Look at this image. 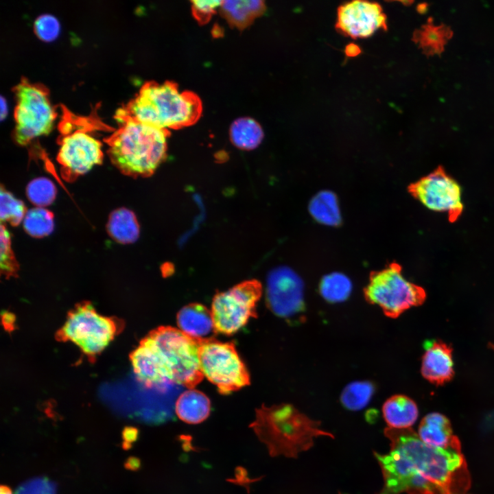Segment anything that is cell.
I'll list each match as a JSON object with an SVG mask.
<instances>
[{
  "label": "cell",
  "mask_w": 494,
  "mask_h": 494,
  "mask_svg": "<svg viewBox=\"0 0 494 494\" xmlns=\"http://www.w3.org/2000/svg\"><path fill=\"white\" fill-rule=\"evenodd\" d=\"M384 434L389 452H374L384 478L378 494H467L471 482L460 443L432 447L411 428L388 427Z\"/></svg>",
  "instance_id": "cell-1"
},
{
  "label": "cell",
  "mask_w": 494,
  "mask_h": 494,
  "mask_svg": "<svg viewBox=\"0 0 494 494\" xmlns=\"http://www.w3.org/2000/svg\"><path fill=\"white\" fill-rule=\"evenodd\" d=\"M200 342L170 326L151 331L130 354L137 379L147 387L174 384L193 389L204 377Z\"/></svg>",
  "instance_id": "cell-2"
},
{
  "label": "cell",
  "mask_w": 494,
  "mask_h": 494,
  "mask_svg": "<svg viewBox=\"0 0 494 494\" xmlns=\"http://www.w3.org/2000/svg\"><path fill=\"white\" fill-rule=\"evenodd\" d=\"M199 97L191 91H180L172 82H150L117 116H127L161 129H179L195 124L202 114Z\"/></svg>",
  "instance_id": "cell-3"
},
{
  "label": "cell",
  "mask_w": 494,
  "mask_h": 494,
  "mask_svg": "<svg viewBox=\"0 0 494 494\" xmlns=\"http://www.w3.org/2000/svg\"><path fill=\"white\" fill-rule=\"evenodd\" d=\"M121 126L109 139L108 154L113 164L126 176L148 177L167 157L169 131L117 116Z\"/></svg>",
  "instance_id": "cell-4"
},
{
  "label": "cell",
  "mask_w": 494,
  "mask_h": 494,
  "mask_svg": "<svg viewBox=\"0 0 494 494\" xmlns=\"http://www.w3.org/2000/svg\"><path fill=\"white\" fill-rule=\"evenodd\" d=\"M320 425L292 405L281 404L257 409L250 427L271 456L296 458L313 446L316 438H334L331 433L322 430Z\"/></svg>",
  "instance_id": "cell-5"
},
{
  "label": "cell",
  "mask_w": 494,
  "mask_h": 494,
  "mask_svg": "<svg viewBox=\"0 0 494 494\" xmlns=\"http://www.w3.org/2000/svg\"><path fill=\"white\" fill-rule=\"evenodd\" d=\"M401 270L398 263H391L381 270L371 272L364 291L366 301L378 305L391 318L422 305L426 298L424 289L408 281Z\"/></svg>",
  "instance_id": "cell-6"
},
{
  "label": "cell",
  "mask_w": 494,
  "mask_h": 494,
  "mask_svg": "<svg viewBox=\"0 0 494 494\" xmlns=\"http://www.w3.org/2000/svg\"><path fill=\"white\" fill-rule=\"evenodd\" d=\"M16 106L14 139L21 145L48 134L52 130L56 112L44 88L22 81L14 88Z\"/></svg>",
  "instance_id": "cell-7"
},
{
  "label": "cell",
  "mask_w": 494,
  "mask_h": 494,
  "mask_svg": "<svg viewBox=\"0 0 494 494\" xmlns=\"http://www.w3.org/2000/svg\"><path fill=\"white\" fill-rule=\"evenodd\" d=\"M199 358L204 377L220 394L229 395L250 384L249 373L233 342H222L213 337L202 339Z\"/></svg>",
  "instance_id": "cell-8"
},
{
  "label": "cell",
  "mask_w": 494,
  "mask_h": 494,
  "mask_svg": "<svg viewBox=\"0 0 494 494\" xmlns=\"http://www.w3.org/2000/svg\"><path fill=\"white\" fill-rule=\"evenodd\" d=\"M117 325L113 318L99 314L89 303L78 305L67 315L57 333L62 341H71L93 357L102 351L114 338Z\"/></svg>",
  "instance_id": "cell-9"
},
{
  "label": "cell",
  "mask_w": 494,
  "mask_h": 494,
  "mask_svg": "<svg viewBox=\"0 0 494 494\" xmlns=\"http://www.w3.org/2000/svg\"><path fill=\"white\" fill-rule=\"evenodd\" d=\"M262 294L257 280L243 281L228 290L216 294L212 301L211 314L215 333L230 336L256 318V304Z\"/></svg>",
  "instance_id": "cell-10"
},
{
  "label": "cell",
  "mask_w": 494,
  "mask_h": 494,
  "mask_svg": "<svg viewBox=\"0 0 494 494\" xmlns=\"http://www.w3.org/2000/svg\"><path fill=\"white\" fill-rule=\"evenodd\" d=\"M408 191L428 209L445 213L450 222L462 213L460 186L440 166L412 183Z\"/></svg>",
  "instance_id": "cell-11"
},
{
  "label": "cell",
  "mask_w": 494,
  "mask_h": 494,
  "mask_svg": "<svg viewBox=\"0 0 494 494\" xmlns=\"http://www.w3.org/2000/svg\"><path fill=\"white\" fill-rule=\"evenodd\" d=\"M102 144L88 132L79 129L61 139L57 160L64 180L73 181L89 172L103 160Z\"/></svg>",
  "instance_id": "cell-12"
},
{
  "label": "cell",
  "mask_w": 494,
  "mask_h": 494,
  "mask_svg": "<svg viewBox=\"0 0 494 494\" xmlns=\"http://www.w3.org/2000/svg\"><path fill=\"white\" fill-rule=\"evenodd\" d=\"M266 303L277 316L290 318L303 312V283L299 276L287 267L272 270L267 279Z\"/></svg>",
  "instance_id": "cell-13"
},
{
  "label": "cell",
  "mask_w": 494,
  "mask_h": 494,
  "mask_svg": "<svg viewBox=\"0 0 494 494\" xmlns=\"http://www.w3.org/2000/svg\"><path fill=\"white\" fill-rule=\"evenodd\" d=\"M387 17L380 4L353 1L338 7L336 30L353 39L372 36L379 30H387Z\"/></svg>",
  "instance_id": "cell-14"
},
{
  "label": "cell",
  "mask_w": 494,
  "mask_h": 494,
  "mask_svg": "<svg viewBox=\"0 0 494 494\" xmlns=\"http://www.w3.org/2000/svg\"><path fill=\"white\" fill-rule=\"evenodd\" d=\"M422 357L421 372L430 383L443 385L454 375L452 349L440 340L428 342Z\"/></svg>",
  "instance_id": "cell-15"
},
{
  "label": "cell",
  "mask_w": 494,
  "mask_h": 494,
  "mask_svg": "<svg viewBox=\"0 0 494 494\" xmlns=\"http://www.w3.org/2000/svg\"><path fill=\"white\" fill-rule=\"evenodd\" d=\"M418 436L425 444L435 448H447L460 443L453 434L449 420L438 412L424 416L419 426Z\"/></svg>",
  "instance_id": "cell-16"
},
{
  "label": "cell",
  "mask_w": 494,
  "mask_h": 494,
  "mask_svg": "<svg viewBox=\"0 0 494 494\" xmlns=\"http://www.w3.org/2000/svg\"><path fill=\"white\" fill-rule=\"evenodd\" d=\"M176 320L180 331L196 339L209 338L207 336L215 331L211 309L200 303L183 307L178 312Z\"/></svg>",
  "instance_id": "cell-17"
},
{
  "label": "cell",
  "mask_w": 494,
  "mask_h": 494,
  "mask_svg": "<svg viewBox=\"0 0 494 494\" xmlns=\"http://www.w3.org/2000/svg\"><path fill=\"white\" fill-rule=\"evenodd\" d=\"M383 416L388 427L393 429H408L414 424L419 416L416 403L403 395L388 398L382 406Z\"/></svg>",
  "instance_id": "cell-18"
},
{
  "label": "cell",
  "mask_w": 494,
  "mask_h": 494,
  "mask_svg": "<svg viewBox=\"0 0 494 494\" xmlns=\"http://www.w3.org/2000/svg\"><path fill=\"white\" fill-rule=\"evenodd\" d=\"M177 416L189 424H198L205 421L211 412V402L203 392L189 389L183 392L175 403Z\"/></svg>",
  "instance_id": "cell-19"
},
{
  "label": "cell",
  "mask_w": 494,
  "mask_h": 494,
  "mask_svg": "<svg viewBox=\"0 0 494 494\" xmlns=\"http://www.w3.org/2000/svg\"><path fill=\"white\" fill-rule=\"evenodd\" d=\"M220 10L230 25L244 29L264 12L266 5L261 0L222 1Z\"/></svg>",
  "instance_id": "cell-20"
},
{
  "label": "cell",
  "mask_w": 494,
  "mask_h": 494,
  "mask_svg": "<svg viewBox=\"0 0 494 494\" xmlns=\"http://www.w3.org/2000/svg\"><path fill=\"white\" fill-rule=\"evenodd\" d=\"M109 235L117 242L130 244L136 242L139 235V225L134 213L126 208L113 211L107 223Z\"/></svg>",
  "instance_id": "cell-21"
},
{
  "label": "cell",
  "mask_w": 494,
  "mask_h": 494,
  "mask_svg": "<svg viewBox=\"0 0 494 494\" xmlns=\"http://www.w3.org/2000/svg\"><path fill=\"white\" fill-rule=\"evenodd\" d=\"M229 133L233 144L246 150L256 148L263 139L261 125L250 117H240L235 120L231 125Z\"/></svg>",
  "instance_id": "cell-22"
},
{
  "label": "cell",
  "mask_w": 494,
  "mask_h": 494,
  "mask_svg": "<svg viewBox=\"0 0 494 494\" xmlns=\"http://www.w3.org/2000/svg\"><path fill=\"white\" fill-rule=\"evenodd\" d=\"M309 211L319 222L330 226L338 225L341 220L336 196L331 191H321L311 200Z\"/></svg>",
  "instance_id": "cell-23"
},
{
  "label": "cell",
  "mask_w": 494,
  "mask_h": 494,
  "mask_svg": "<svg viewBox=\"0 0 494 494\" xmlns=\"http://www.w3.org/2000/svg\"><path fill=\"white\" fill-rule=\"evenodd\" d=\"M375 386L369 381H356L346 385L340 395L342 405L352 411L362 410L370 401Z\"/></svg>",
  "instance_id": "cell-24"
},
{
  "label": "cell",
  "mask_w": 494,
  "mask_h": 494,
  "mask_svg": "<svg viewBox=\"0 0 494 494\" xmlns=\"http://www.w3.org/2000/svg\"><path fill=\"white\" fill-rule=\"evenodd\" d=\"M351 290V280L344 274L339 272L325 275L319 285L321 296L329 303L344 301L350 296Z\"/></svg>",
  "instance_id": "cell-25"
},
{
  "label": "cell",
  "mask_w": 494,
  "mask_h": 494,
  "mask_svg": "<svg viewBox=\"0 0 494 494\" xmlns=\"http://www.w3.org/2000/svg\"><path fill=\"white\" fill-rule=\"evenodd\" d=\"M23 227L32 237H43L54 231V214L43 207H36L27 211L23 219Z\"/></svg>",
  "instance_id": "cell-26"
},
{
  "label": "cell",
  "mask_w": 494,
  "mask_h": 494,
  "mask_svg": "<svg viewBox=\"0 0 494 494\" xmlns=\"http://www.w3.org/2000/svg\"><path fill=\"white\" fill-rule=\"evenodd\" d=\"M26 194L32 204L37 207H43L54 202L56 196V188L48 178H36L27 185Z\"/></svg>",
  "instance_id": "cell-27"
},
{
  "label": "cell",
  "mask_w": 494,
  "mask_h": 494,
  "mask_svg": "<svg viewBox=\"0 0 494 494\" xmlns=\"http://www.w3.org/2000/svg\"><path fill=\"white\" fill-rule=\"evenodd\" d=\"M26 211L24 203L12 193L1 187V221L18 226L24 219Z\"/></svg>",
  "instance_id": "cell-28"
},
{
  "label": "cell",
  "mask_w": 494,
  "mask_h": 494,
  "mask_svg": "<svg viewBox=\"0 0 494 494\" xmlns=\"http://www.w3.org/2000/svg\"><path fill=\"white\" fill-rule=\"evenodd\" d=\"M11 236L3 224H1V270L7 277L15 276L19 266L11 246Z\"/></svg>",
  "instance_id": "cell-29"
},
{
  "label": "cell",
  "mask_w": 494,
  "mask_h": 494,
  "mask_svg": "<svg viewBox=\"0 0 494 494\" xmlns=\"http://www.w3.org/2000/svg\"><path fill=\"white\" fill-rule=\"evenodd\" d=\"M33 28L37 37L45 42L57 38L61 29L58 19L49 13L38 16L34 21Z\"/></svg>",
  "instance_id": "cell-30"
},
{
  "label": "cell",
  "mask_w": 494,
  "mask_h": 494,
  "mask_svg": "<svg viewBox=\"0 0 494 494\" xmlns=\"http://www.w3.org/2000/svg\"><path fill=\"white\" fill-rule=\"evenodd\" d=\"M56 484L46 477L30 479L21 484L15 494H56Z\"/></svg>",
  "instance_id": "cell-31"
},
{
  "label": "cell",
  "mask_w": 494,
  "mask_h": 494,
  "mask_svg": "<svg viewBox=\"0 0 494 494\" xmlns=\"http://www.w3.org/2000/svg\"><path fill=\"white\" fill-rule=\"evenodd\" d=\"M443 32L439 27L425 26L414 34V38L423 49L438 48L443 40Z\"/></svg>",
  "instance_id": "cell-32"
},
{
  "label": "cell",
  "mask_w": 494,
  "mask_h": 494,
  "mask_svg": "<svg viewBox=\"0 0 494 494\" xmlns=\"http://www.w3.org/2000/svg\"><path fill=\"white\" fill-rule=\"evenodd\" d=\"M192 13L201 23L209 21L216 9L221 6L222 1H193Z\"/></svg>",
  "instance_id": "cell-33"
},
{
  "label": "cell",
  "mask_w": 494,
  "mask_h": 494,
  "mask_svg": "<svg viewBox=\"0 0 494 494\" xmlns=\"http://www.w3.org/2000/svg\"><path fill=\"white\" fill-rule=\"evenodd\" d=\"M139 435V430L137 427H126L122 431V447L126 450L130 449L132 443L138 439Z\"/></svg>",
  "instance_id": "cell-34"
},
{
  "label": "cell",
  "mask_w": 494,
  "mask_h": 494,
  "mask_svg": "<svg viewBox=\"0 0 494 494\" xmlns=\"http://www.w3.org/2000/svg\"><path fill=\"white\" fill-rule=\"evenodd\" d=\"M234 482L246 486L247 484H249L248 482H252V480L248 478L247 472L244 468L238 467L236 469Z\"/></svg>",
  "instance_id": "cell-35"
},
{
  "label": "cell",
  "mask_w": 494,
  "mask_h": 494,
  "mask_svg": "<svg viewBox=\"0 0 494 494\" xmlns=\"http://www.w3.org/2000/svg\"><path fill=\"white\" fill-rule=\"evenodd\" d=\"M125 467L127 469L136 471L141 467V461L136 457H130L125 462Z\"/></svg>",
  "instance_id": "cell-36"
},
{
  "label": "cell",
  "mask_w": 494,
  "mask_h": 494,
  "mask_svg": "<svg viewBox=\"0 0 494 494\" xmlns=\"http://www.w3.org/2000/svg\"><path fill=\"white\" fill-rule=\"evenodd\" d=\"M361 53V49L354 43H350L346 46L345 54L349 57H355Z\"/></svg>",
  "instance_id": "cell-37"
},
{
  "label": "cell",
  "mask_w": 494,
  "mask_h": 494,
  "mask_svg": "<svg viewBox=\"0 0 494 494\" xmlns=\"http://www.w3.org/2000/svg\"><path fill=\"white\" fill-rule=\"evenodd\" d=\"M8 107L6 99L3 96L1 97V120H3L8 115Z\"/></svg>",
  "instance_id": "cell-38"
},
{
  "label": "cell",
  "mask_w": 494,
  "mask_h": 494,
  "mask_svg": "<svg viewBox=\"0 0 494 494\" xmlns=\"http://www.w3.org/2000/svg\"><path fill=\"white\" fill-rule=\"evenodd\" d=\"M0 494H12V491L9 486L1 485L0 487Z\"/></svg>",
  "instance_id": "cell-39"
},
{
  "label": "cell",
  "mask_w": 494,
  "mask_h": 494,
  "mask_svg": "<svg viewBox=\"0 0 494 494\" xmlns=\"http://www.w3.org/2000/svg\"></svg>",
  "instance_id": "cell-40"
}]
</instances>
